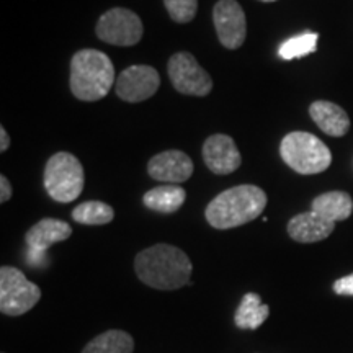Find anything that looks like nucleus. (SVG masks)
Wrapping results in <instances>:
<instances>
[{
	"label": "nucleus",
	"mask_w": 353,
	"mask_h": 353,
	"mask_svg": "<svg viewBox=\"0 0 353 353\" xmlns=\"http://www.w3.org/2000/svg\"><path fill=\"white\" fill-rule=\"evenodd\" d=\"M280 154L285 164L301 175H314L327 170L332 162L329 148L317 136L306 131H293L281 139Z\"/></svg>",
	"instance_id": "20e7f679"
},
{
	"label": "nucleus",
	"mask_w": 353,
	"mask_h": 353,
	"mask_svg": "<svg viewBox=\"0 0 353 353\" xmlns=\"http://www.w3.org/2000/svg\"><path fill=\"white\" fill-rule=\"evenodd\" d=\"M309 114L321 131L332 138H342L350 130V118L345 110L332 101L317 100L309 107Z\"/></svg>",
	"instance_id": "2eb2a0df"
},
{
	"label": "nucleus",
	"mask_w": 353,
	"mask_h": 353,
	"mask_svg": "<svg viewBox=\"0 0 353 353\" xmlns=\"http://www.w3.org/2000/svg\"><path fill=\"white\" fill-rule=\"evenodd\" d=\"M334 291L341 296H353V273L343 278H339L334 283Z\"/></svg>",
	"instance_id": "5701e85b"
},
{
	"label": "nucleus",
	"mask_w": 353,
	"mask_h": 353,
	"mask_svg": "<svg viewBox=\"0 0 353 353\" xmlns=\"http://www.w3.org/2000/svg\"><path fill=\"white\" fill-rule=\"evenodd\" d=\"M317 39H319V34L312 32H306L299 34V37L286 39V41L281 43L280 46V56L283 57L285 61H293L298 59V57L311 54V52H316Z\"/></svg>",
	"instance_id": "412c9836"
},
{
	"label": "nucleus",
	"mask_w": 353,
	"mask_h": 353,
	"mask_svg": "<svg viewBox=\"0 0 353 353\" xmlns=\"http://www.w3.org/2000/svg\"><path fill=\"white\" fill-rule=\"evenodd\" d=\"M172 85L183 95L206 97L213 90V79L190 52H175L167 64Z\"/></svg>",
	"instance_id": "6e6552de"
},
{
	"label": "nucleus",
	"mask_w": 353,
	"mask_h": 353,
	"mask_svg": "<svg viewBox=\"0 0 353 353\" xmlns=\"http://www.w3.org/2000/svg\"><path fill=\"white\" fill-rule=\"evenodd\" d=\"M114 211L103 201H83L72 211V219L85 226H101L112 223Z\"/></svg>",
	"instance_id": "aec40b11"
},
{
	"label": "nucleus",
	"mask_w": 353,
	"mask_h": 353,
	"mask_svg": "<svg viewBox=\"0 0 353 353\" xmlns=\"http://www.w3.org/2000/svg\"><path fill=\"white\" fill-rule=\"evenodd\" d=\"M161 87V76L151 65L136 64L123 70L114 83V92L128 103L149 100Z\"/></svg>",
	"instance_id": "9d476101"
},
{
	"label": "nucleus",
	"mask_w": 353,
	"mask_h": 353,
	"mask_svg": "<svg viewBox=\"0 0 353 353\" xmlns=\"http://www.w3.org/2000/svg\"><path fill=\"white\" fill-rule=\"evenodd\" d=\"M95 33L103 43L130 48L141 41L144 26L138 13L128 10V8L114 7L100 17Z\"/></svg>",
	"instance_id": "0eeeda50"
},
{
	"label": "nucleus",
	"mask_w": 353,
	"mask_h": 353,
	"mask_svg": "<svg viewBox=\"0 0 353 353\" xmlns=\"http://www.w3.org/2000/svg\"><path fill=\"white\" fill-rule=\"evenodd\" d=\"M187 200V192L179 185H161L144 193L143 203L145 208L157 213L170 214L182 208Z\"/></svg>",
	"instance_id": "dca6fc26"
},
{
	"label": "nucleus",
	"mask_w": 353,
	"mask_h": 353,
	"mask_svg": "<svg viewBox=\"0 0 353 353\" xmlns=\"http://www.w3.org/2000/svg\"><path fill=\"white\" fill-rule=\"evenodd\" d=\"M203 161L216 175H229L242 164L239 149L231 136L213 134L203 144Z\"/></svg>",
	"instance_id": "f8f14e48"
},
{
	"label": "nucleus",
	"mask_w": 353,
	"mask_h": 353,
	"mask_svg": "<svg viewBox=\"0 0 353 353\" xmlns=\"http://www.w3.org/2000/svg\"><path fill=\"white\" fill-rule=\"evenodd\" d=\"M70 92L82 101H97L108 95L114 83V65L105 52L77 51L70 59Z\"/></svg>",
	"instance_id": "7ed1b4c3"
},
{
	"label": "nucleus",
	"mask_w": 353,
	"mask_h": 353,
	"mask_svg": "<svg viewBox=\"0 0 353 353\" xmlns=\"http://www.w3.org/2000/svg\"><path fill=\"white\" fill-rule=\"evenodd\" d=\"M164 6L175 23H190L198 12V0H164Z\"/></svg>",
	"instance_id": "4be33fe9"
},
{
	"label": "nucleus",
	"mask_w": 353,
	"mask_h": 353,
	"mask_svg": "<svg viewBox=\"0 0 353 353\" xmlns=\"http://www.w3.org/2000/svg\"><path fill=\"white\" fill-rule=\"evenodd\" d=\"M12 198V185L6 175H0V203H7Z\"/></svg>",
	"instance_id": "b1692460"
},
{
	"label": "nucleus",
	"mask_w": 353,
	"mask_h": 353,
	"mask_svg": "<svg viewBox=\"0 0 353 353\" xmlns=\"http://www.w3.org/2000/svg\"><path fill=\"white\" fill-rule=\"evenodd\" d=\"M260 2H265V3H270V2H276V0H260Z\"/></svg>",
	"instance_id": "a878e982"
},
{
	"label": "nucleus",
	"mask_w": 353,
	"mask_h": 353,
	"mask_svg": "<svg viewBox=\"0 0 353 353\" xmlns=\"http://www.w3.org/2000/svg\"><path fill=\"white\" fill-rule=\"evenodd\" d=\"M3 353H6V352H3Z\"/></svg>",
	"instance_id": "bb28decb"
},
{
	"label": "nucleus",
	"mask_w": 353,
	"mask_h": 353,
	"mask_svg": "<svg viewBox=\"0 0 353 353\" xmlns=\"http://www.w3.org/2000/svg\"><path fill=\"white\" fill-rule=\"evenodd\" d=\"M44 188L57 203H70L81 196L85 174L81 161L70 152H57L44 167Z\"/></svg>",
	"instance_id": "39448f33"
},
{
	"label": "nucleus",
	"mask_w": 353,
	"mask_h": 353,
	"mask_svg": "<svg viewBox=\"0 0 353 353\" xmlns=\"http://www.w3.org/2000/svg\"><path fill=\"white\" fill-rule=\"evenodd\" d=\"M70 236H72V228L65 221L52 218L38 221L25 234V242L28 247V263L34 267H43L46 263L48 249L57 242L69 239Z\"/></svg>",
	"instance_id": "1a4fd4ad"
},
{
	"label": "nucleus",
	"mask_w": 353,
	"mask_h": 353,
	"mask_svg": "<svg viewBox=\"0 0 353 353\" xmlns=\"http://www.w3.org/2000/svg\"><path fill=\"white\" fill-rule=\"evenodd\" d=\"M193 162L183 151H164L154 156L148 164V174L157 182L167 185H179L187 180L193 174Z\"/></svg>",
	"instance_id": "ddd939ff"
},
{
	"label": "nucleus",
	"mask_w": 353,
	"mask_h": 353,
	"mask_svg": "<svg viewBox=\"0 0 353 353\" xmlns=\"http://www.w3.org/2000/svg\"><path fill=\"white\" fill-rule=\"evenodd\" d=\"M8 145H10V136H8V132L6 131V128H0V151L6 152L8 149Z\"/></svg>",
	"instance_id": "393cba45"
},
{
	"label": "nucleus",
	"mask_w": 353,
	"mask_h": 353,
	"mask_svg": "<svg viewBox=\"0 0 353 353\" xmlns=\"http://www.w3.org/2000/svg\"><path fill=\"white\" fill-rule=\"evenodd\" d=\"M268 316H270L268 304H263L257 293H247L242 296L239 307L236 309L234 322L242 330H255L268 319Z\"/></svg>",
	"instance_id": "a211bd4d"
},
{
	"label": "nucleus",
	"mask_w": 353,
	"mask_h": 353,
	"mask_svg": "<svg viewBox=\"0 0 353 353\" xmlns=\"http://www.w3.org/2000/svg\"><path fill=\"white\" fill-rule=\"evenodd\" d=\"M41 299L38 285L26 280L25 273L15 267L0 268V311L6 316H23Z\"/></svg>",
	"instance_id": "423d86ee"
},
{
	"label": "nucleus",
	"mask_w": 353,
	"mask_h": 353,
	"mask_svg": "<svg viewBox=\"0 0 353 353\" xmlns=\"http://www.w3.org/2000/svg\"><path fill=\"white\" fill-rule=\"evenodd\" d=\"M134 270L144 285L154 290L172 291L190 283L193 265L179 247L156 244L136 255Z\"/></svg>",
	"instance_id": "f257e3e1"
},
{
	"label": "nucleus",
	"mask_w": 353,
	"mask_h": 353,
	"mask_svg": "<svg viewBox=\"0 0 353 353\" xmlns=\"http://www.w3.org/2000/svg\"><path fill=\"white\" fill-rule=\"evenodd\" d=\"M288 234L293 241L301 242V244H312V242H321L327 239L334 232L335 223L322 218L316 211H307V213L296 214L290 219Z\"/></svg>",
	"instance_id": "4468645a"
},
{
	"label": "nucleus",
	"mask_w": 353,
	"mask_h": 353,
	"mask_svg": "<svg viewBox=\"0 0 353 353\" xmlns=\"http://www.w3.org/2000/svg\"><path fill=\"white\" fill-rule=\"evenodd\" d=\"M213 23L219 43L226 50H237L245 41V13L237 0H219L213 8Z\"/></svg>",
	"instance_id": "9b49d317"
},
{
	"label": "nucleus",
	"mask_w": 353,
	"mask_h": 353,
	"mask_svg": "<svg viewBox=\"0 0 353 353\" xmlns=\"http://www.w3.org/2000/svg\"><path fill=\"white\" fill-rule=\"evenodd\" d=\"M134 352V341L125 330L112 329L107 332L97 335L83 348L82 353H132Z\"/></svg>",
	"instance_id": "6ab92c4d"
},
{
	"label": "nucleus",
	"mask_w": 353,
	"mask_h": 353,
	"mask_svg": "<svg viewBox=\"0 0 353 353\" xmlns=\"http://www.w3.org/2000/svg\"><path fill=\"white\" fill-rule=\"evenodd\" d=\"M312 211L332 223L345 221L353 213V200L345 192H327L312 200Z\"/></svg>",
	"instance_id": "f3484780"
},
{
	"label": "nucleus",
	"mask_w": 353,
	"mask_h": 353,
	"mask_svg": "<svg viewBox=\"0 0 353 353\" xmlns=\"http://www.w3.org/2000/svg\"><path fill=\"white\" fill-rule=\"evenodd\" d=\"M267 193L255 185H237L221 192L206 206L205 216L214 229H232L257 219L267 208Z\"/></svg>",
	"instance_id": "f03ea898"
}]
</instances>
